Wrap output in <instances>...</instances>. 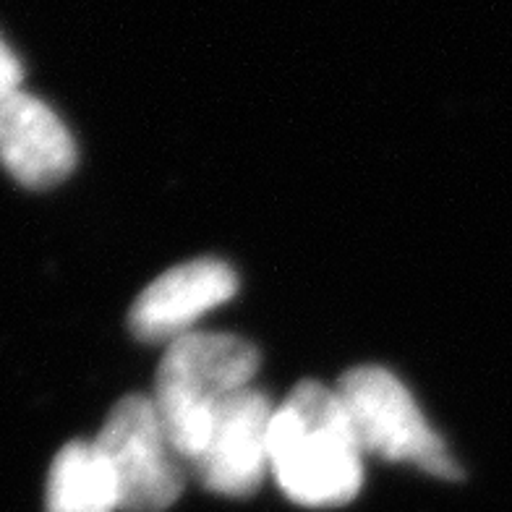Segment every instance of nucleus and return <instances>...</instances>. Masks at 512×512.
I'll use <instances>...</instances> for the list:
<instances>
[{"instance_id":"obj_1","label":"nucleus","mask_w":512,"mask_h":512,"mask_svg":"<svg viewBox=\"0 0 512 512\" xmlns=\"http://www.w3.org/2000/svg\"><path fill=\"white\" fill-rule=\"evenodd\" d=\"M270 473L285 497L301 507L327 510L358 497L364 486V450L337 390L306 379L277 405L270 429Z\"/></svg>"},{"instance_id":"obj_2","label":"nucleus","mask_w":512,"mask_h":512,"mask_svg":"<svg viewBox=\"0 0 512 512\" xmlns=\"http://www.w3.org/2000/svg\"><path fill=\"white\" fill-rule=\"evenodd\" d=\"M259 364L256 345L230 332L194 330L165 348L152 403L186 468L207 445L225 400L254 384Z\"/></svg>"},{"instance_id":"obj_3","label":"nucleus","mask_w":512,"mask_h":512,"mask_svg":"<svg viewBox=\"0 0 512 512\" xmlns=\"http://www.w3.org/2000/svg\"><path fill=\"white\" fill-rule=\"evenodd\" d=\"M343 403L364 455L390 463H411L437 479L458 481V460L426 421L411 390L384 366H356L337 382Z\"/></svg>"},{"instance_id":"obj_4","label":"nucleus","mask_w":512,"mask_h":512,"mask_svg":"<svg viewBox=\"0 0 512 512\" xmlns=\"http://www.w3.org/2000/svg\"><path fill=\"white\" fill-rule=\"evenodd\" d=\"M95 445L118 486V510L165 512L181 499L186 463L170 445L152 398L126 395L108 413Z\"/></svg>"},{"instance_id":"obj_5","label":"nucleus","mask_w":512,"mask_h":512,"mask_svg":"<svg viewBox=\"0 0 512 512\" xmlns=\"http://www.w3.org/2000/svg\"><path fill=\"white\" fill-rule=\"evenodd\" d=\"M275 405L259 387H243L217 411L207 445L189 471L204 489L243 499L270 473V429Z\"/></svg>"},{"instance_id":"obj_6","label":"nucleus","mask_w":512,"mask_h":512,"mask_svg":"<svg viewBox=\"0 0 512 512\" xmlns=\"http://www.w3.org/2000/svg\"><path fill=\"white\" fill-rule=\"evenodd\" d=\"M236 293L238 277L230 264L215 256L191 259L162 272L139 293L128 311V327L144 343L170 345Z\"/></svg>"},{"instance_id":"obj_7","label":"nucleus","mask_w":512,"mask_h":512,"mask_svg":"<svg viewBox=\"0 0 512 512\" xmlns=\"http://www.w3.org/2000/svg\"><path fill=\"white\" fill-rule=\"evenodd\" d=\"M0 165L27 189H50L76 165L74 136L48 102L21 87L0 92Z\"/></svg>"},{"instance_id":"obj_8","label":"nucleus","mask_w":512,"mask_h":512,"mask_svg":"<svg viewBox=\"0 0 512 512\" xmlns=\"http://www.w3.org/2000/svg\"><path fill=\"white\" fill-rule=\"evenodd\" d=\"M48 512H115L118 486L100 447L68 442L50 465Z\"/></svg>"},{"instance_id":"obj_9","label":"nucleus","mask_w":512,"mask_h":512,"mask_svg":"<svg viewBox=\"0 0 512 512\" xmlns=\"http://www.w3.org/2000/svg\"><path fill=\"white\" fill-rule=\"evenodd\" d=\"M21 81H24V68H21L14 50L8 48L6 40L0 37V92L21 87Z\"/></svg>"}]
</instances>
